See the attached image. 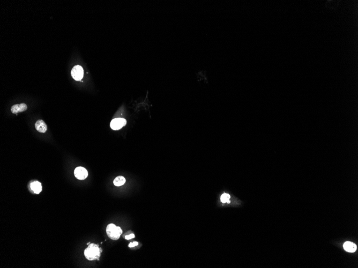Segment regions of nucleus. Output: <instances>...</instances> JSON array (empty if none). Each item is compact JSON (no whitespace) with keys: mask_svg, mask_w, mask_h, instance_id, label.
<instances>
[{"mask_svg":"<svg viewBox=\"0 0 358 268\" xmlns=\"http://www.w3.org/2000/svg\"><path fill=\"white\" fill-rule=\"evenodd\" d=\"M30 187L33 192L37 194H39L42 191L41 184L38 181H35L32 182L31 184Z\"/></svg>","mask_w":358,"mask_h":268,"instance_id":"obj_8","label":"nucleus"},{"mask_svg":"<svg viewBox=\"0 0 358 268\" xmlns=\"http://www.w3.org/2000/svg\"><path fill=\"white\" fill-rule=\"evenodd\" d=\"M134 238H135V234H133V233H131V234H129V235H128V236H125V239L126 240H130V239Z\"/></svg>","mask_w":358,"mask_h":268,"instance_id":"obj_13","label":"nucleus"},{"mask_svg":"<svg viewBox=\"0 0 358 268\" xmlns=\"http://www.w3.org/2000/svg\"><path fill=\"white\" fill-rule=\"evenodd\" d=\"M74 175L76 178L79 180H84L88 176V172L86 169L82 167L76 168L74 171Z\"/></svg>","mask_w":358,"mask_h":268,"instance_id":"obj_5","label":"nucleus"},{"mask_svg":"<svg viewBox=\"0 0 358 268\" xmlns=\"http://www.w3.org/2000/svg\"><path fill=\"white\" fill-rule=\"evenodd\" d=\"M343 247L345 250L348 252L354 253L356 250V245L350 241H346L345 242L343 245Z\"/></svg>","mask_w":358,"mask_h":268,"instance_id":"obj_9","label":"nucleus"},{"mask_svg":"<svg viewBox=\"0 0 358 268\" xmlns=\"http://www.w3.org/2000/svg\"><path fill=\"white\" fill-rule=\"evenodd\" d=\"M230 196L227 194H224L221 197V200L223 202H229Z\"/></svg>","mask_w":358,"mask_h":268,"instance_id":"obj_11","label":"nucleus"},{"mask_svg":"<svg viewBox=\"0 0 358 268\" xmlns=\"http://www.w3.org/2000/svg\"><path fill=\"white\" fill-rule=\"evenodd\" d=\"M138 245V241H133V242H130L128 246H129V247H130V248H133V247H134L137 246Z\"/></svg>","mask_w":358,"mask_h":268,"instance_id":"obj_12","label":"nucleus"},{"mask_svg":"<svg viewBox=\"0 0 358 268\" xmlns=\"http://www.w3.org/2000/svg\"><path fill=\"white\" fill-rule=\"evenodd\" d=\"M103 250L98 245L90 244L84 250V256L89 261L99 260Z\"/></svg>","mask_w":358,"mask_h":268,"instance_id":"obj_1","label":"nucleus"},{"mask_svg":"<svg viewBox=\"0 0 358 268\" xmlns=\"http://www.w3.org/2000/svg\"><path fill=\"white\" fill-rule=\"evenodd\" d=\"M71 74L74 79L76 81H80L83 77L84 70L81 66H75L72 69Z\"/></svg>","mask_w":358,"mask_h":268,"instance_id":"obj_4","label":"nucleus"},{"mask_svg":"<svg viewBox=\"0 0 358 268\" xmlns=\"http://www.w3.org/2000/svg\"><path fill=\"white\" fill-rule=\"evenodd\" d=\"M127 121L125 119L122 118H117L113 119L111 122V127L113 130H119L125 126Z\"/></svg>","mask_w":358,"mask_h":268,"instance_id":"obj_3","label":"nucleus"},{"mask_svg":"<svg viewBox=\"0 0 358 268\" xmlns=\"http://www.w3.org/2000/svg\"><path fill=\"white\" fill-rule=\"evenodd\" d=\"M36 129L40 133H45L47 130V126L42 120H38L35 124Z\"/></svg>","mask_w":358,"mask_h":268,"instance_id":"obj_7","label":"nucleus"},{"mask_svg":"<svg viewBox=\"0 0 358 268\" xmlns=\"http://www.w3.org/2000/svg\"><path fill=\"white\" fill-rule=\"evenodd\" d=\"M125 183V179L123 176H118L114 180V184L116 186H121Z\"/></svg>","mask_w":358,"mask_h":268,"instance_id":"obj_10","label":"nucleus"},{"mask_svg":"<svg viewBox=\"0 0 358 268\" xmlns=\"http://www.w3.org/2000/svg\"><path fill=\"white\" fill-rule=\"evenodd\" d=\"M90 244H91V243H90V242H88V243H87V245H89Z\"/></svg>","mask_w":358,"mask_h":268,"instance_id":"obj_14","label":"nucleus"},{"mask_svg":"<svg viewBox=\"0 0 358 268\" xmlns=\"http://www.w3.org/2000/svg\"><path fill=\"white\" fill-rule=\"evenodd\" d=\"M26 110H27V105L25 103L15 104L11 108V111L14 114L20 113L23 111H26Z\"/></svg>","mask_w":358,"mask_h":268,"instance_id":"obj_6","label":"nucleus"},{"mask_svg":"<svg viewBox=\"0 0 358 268\" xmlns=\"http://www.w3.org/2000/svg\"><path fill=\"white\" fill-rule=\"evenodd\" d=\"M106 233L108 236L113 240H117L121 235L122 234V230L121 228L116 227L114 224H110L106 228Z\"/></svg>","mask_w":358,"mask_h":268,"instance_id":"obj_2","label":"nucleus"}]
</instances>
